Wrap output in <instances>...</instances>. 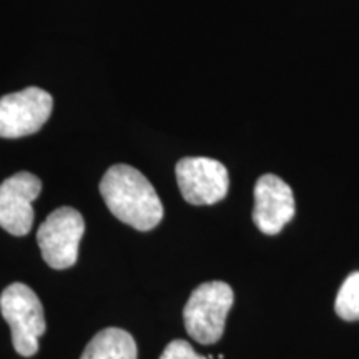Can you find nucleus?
I'll return each mask as SVG.
<instances>
[{"mask_svg": "<svg viewBox=\"0 0 359 359\" xmlns=\"http://www.w3.org/2000/svg\"><path fill=\"white\" fill-rule=\"evenodd\" d=\"M336 314L344 321H359V271L344 280L334 302Z\"/></svg>", "mask_w": 359, "mask_h": 359, "instance_id": "obj_10", "label": "nucleus"}, {"mask_svg": "<svg viewBox=\"0 0 359 359\" xmlns=\"http://www.w3.org/2000/svg\"><path fill=\"white\" fill-rule=\"evenodd\" d=\"M83 233L85 222L77 210L62 206L52 212L37 231V243L45 263L53 269L74 266Z\"/></svg>", "mask_w": 359, "mask_h": 359, "instance_id": "obj_4", "label": "nucleus"}, {"mask_svg": "<svg viewBox=\"0 0 359 359\" xmlns=\"http://www.w3.org/2000/svg\"><path fill=\"white\" fill-rule=\"evenodd\" d=\"M138 349L133 336L120 327L98 331L87 344L80 359H137Z\"/></svg>", "mask_w": 359, "mask_h": 359, "instance_id": "obj_9", "label": "nucleus"}, {"mask_svg": "<svg viewBox=\"0 0 359 359\" xmlns=\"http://www.w3.org/2000/svg\"><path fill=\"white\" fill-rule=\"evenodd\" d=\"M177 182L183 198L196 206L218 203L226 196L230 187L226 167L206 156H187L180 160Z\"/></svg>", "mask_w": 359, "mask_h": 359, "instance_id": "obj_6", "label": "nucleus"}, {"mask_svg": "<svg viewBox=\"0 0 359 359\" xmlns=\"http://www.w3.org/2000/svg\"><path fill=\"white\" fill-rule=\"evenodd\" d=\"M0 311L12 330L15 351L24 358L34 356L39 351V338L47 330L39 296L24 283H13L0 294Z\"/></svg>", "mask_w": 359, "mask_h": 359, "instance_id": "obj_3", "label": "nucleus"}, {"mask_svg": "<svg viewBox=\"0 0 359 359\" xmlns=\"http://www.w3.org/2000/svg\"><path fill=\"white\" fill-rule=\"evenodd\" d=\"M42 191V182L29 172H19L0 185V226L13 236L32 230V203Z\"/></svg>", "mask_w": 359, "mask_h": 359, "instance_id": "obj_7", "label": "nucleus"}, {"mask_svg": "<svg viewBox=\"0 0 359 359\" xmlns=\"http://www.w3.org/2000/svg\"><path fill=\"white\" fill-rule=\"evenodd\" d=\"M53 100L42 88L29 87L0 98V137L20 138L37 133L52 114Z\"/></svg>", "mask_w": 359, "mask_h": 359, "instance_id": "obj_5", "label": "nucleus"}, {"mask_svg": "<svg viewBox=\"0 0 359 359\" xmlns=\"http://www.w3.org/2000/svg\"><path fill=\"white\" fill-rule=\"evenodd\" d=\"M100 193L115 218L138 231H150L163 219V205L145 175L130 165H114L100 182Z\"/></svg>", "mask_w": 359, "mask_h": 359, "instance_id": "obj_1", "label": "nucleus"}, {"mask_svg": "<svg viewBox=\"0 0 359 359\" xmlns=\"http://www.w3.org/2000/svg\"><path fill=\"white\" fill-rule=\"evenodd\" d=\"M294 195L291 187L276 175H263L255 185L253 222L258 230L275 236L294 218Z\"/></svg>", "mask_w": 359, "mask_h": 359, "instance_id": "obj_8", "label": "nucleus"}, {"mask_svg": "<svg viewBox=\"0 0 359 359\" xmlns=\"http://www.w3.org/2000/svg\"><path fill=\"white\" fill-rule=\"evenodd\" d=\"M235 302L231 286L210 281L193 290L183 309L187 333L200 344H213L223 336L224 323Z\"/></svg>", "mask_w": 359, "mask_h": 359, "instance_id": "obj_2", "label": "nucleus"}, {"mask_svg": "<svg viewBox=\"0 0 359 359\" xmlns=\"http://www.w3.org/2000/svg\"><path fill=\"white\" fill-rule=\"evenodd\" d=\"M160 359H210L205 356H200L198 353H195V349L191 348L190 343L183 339H175L172 343L167 344L163 354Z\"/></svg>", "mask_w": 359, "mask_h": 359, "instance_id": "obj_11", "label": "nucleus"}]
</instances>
